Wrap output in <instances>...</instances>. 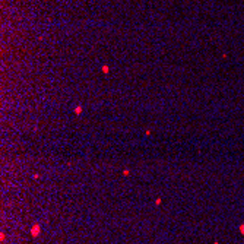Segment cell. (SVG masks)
<instances>
[{"mask_svg":"<svg viewBox=\"0 0 244 244\" xmlns=\"http://www.w3.org/2000/svg\"><path fill=\"white\" fill-rule=\"evenodd\" d=\"M240 229H241V232H244V225H241V227H240Z\"/></svg>","mask_w":244,"mask_h":244,"instance_id":"2","label":"cell"},{"mask_svg":"<svg viewBox=\"0 0 244 244\" xmlns=\"http://www.w3.org/2000/svg\"><path fill=\"white\" fill-rule=\"evenodd\" d=\"M31 234H32V237H37L40 234V225H34L32 229H31Z\"/></svg>","mask_w":244,"mask_h":244,"instance_id":"1","label":"cell"}]
</instances>
